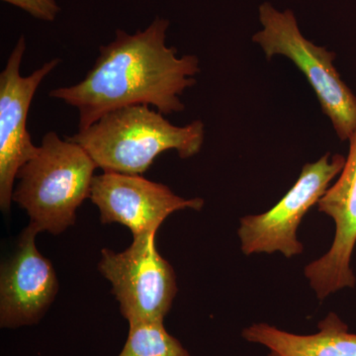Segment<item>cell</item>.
Wrapping results in <instances>:
<instances>
[{
  "mask_svg": "<svg viewBox=\"0 0 356 356\" xmlns=\"http://www.w3.org/2000/svg\"><path fill=\"white\" fill-rule=\"evenodd\" d=\"M170 24L156 17L135 34L117 29L83 81L54 89L51 97L79 110V130L131 105H152L163 115L184 111L179 96L196 84L200 67L195 55L178 57L177 48L166 46Z\"/></svg>",
  "mask_w": 356,
  "mask_h": 356,
  "instance_id": "cell-1",
  "label": "cell"
},
{
  "mask_svg": "<svg viewBox=\"0 0 356 356\" xmlns=\"http://www.w3.org/2000/svg\"><path fill=\"white\" fill-rule=\"evenodd\" d=\"M205 125L195 120L175 126L149 105H131L103 115L67 139L83 147L104 172H146L161 153L177 151L180 159L200 152Z\"/></svg>",
  "mask_w": 356,
  "mask_h": 356,
  "instance_id": "cell-2",
  "label": "cell"
},
{
  "mask_svg": "<svg viewBox=\"0 0 356 356\" xmlns=\"http://www.w3.org/2000/svg\"><path fill=\"white\" fill-rule=\"evenodd\" d=\"M96 168L83 147L51 131L18 172L13 201L39 233L58 235L76 222L77 209L90 196Z\"/></svg>",
  "mask_w": 356,
  "mask_h": 356,
  "instance_id": "cell-3",
  "label": "cell"
},
{
  "mask_svg": "<svg viewBox=\"0 0 356 356\" xmlns=\"http://www.w3.org/2000/svg\"><path fill=\"white\" fill-rule=\"evenodd\" d=\"M259 14L262 29L252 41L261 47L268 60L281 55L292 60L310 83L337 137L350 140L356 131V96L334 67L336 54L306 39L291 9L280 11L264 2Z\"/></svg>",
  "mask_w": 356,
  "mask_h": 356,
  "instance_id": "cell-4",
  "label": "cell"
},
{
  "mask_svg": "<svg viewBox=\"0 0 356 356\" xmlns=\"http://www.w3.org/2000/svg\"><path fill=\"white\" fill-rule=\"evenodd\" d=\"M98 270L110 281L129 324L163 322L177 293L172 266L159 254L156 235L133 236L127 250L102 252Z\"/></svg>",
  "mask_w": 356,
  "mask_h": 356,
  "instance_id": "cell-5",
  "label": "cell"
},
{
  "mask_svg": "<svg viewBox=\"0 0 356 356\" xmlns=\"http://www.w3.org/2000/svg\"><path fill=\"white\" fill-rule=\"evenodd\" d=\"M346 158L325 154L317 161L306 163L291 189L270 210L241 219L238 238L243 254H273L285 257L303 252L297 229L309 210L325 195L330 184L343 170Z\"/></svg>",
  "mask_w": 356,
  "mask_h": 356,
  "instance_id": "cell-6",
  "label": "cell"
},
{
  "mask_svg": "<svg viewBox=\"0 0 356 356\" xmlns=\"http://www.w3.org/2000/svg\"><path fill=\"white\" fill-rule=\"evenodd\" d=\"M25 50V38L21 36L0 74V208L4 213L10 209L18 172L38 152L27 129L33 98L44 77L62 62L54 58L29 76H22Z\"/></svg>",
  "mask_w": 356,
  "mask_h": 356,
  "instance_id": "cell-7",
  "label": "cell"
},
{
  "mask_svg": "<svg viewBox=\"0 0 356 356\" xmlns=\"http://www.w3.org/2000/svg\"><path fill=\"white\" fill-rule=\"evenodd\" d=\"M89 198L97 206L102 224L124 225L133 236L156 235L175 211H199L204 206L203 199L180 197L166 185L142 175L116 172L95 175Z\"/></svg>",
  "mask_w": 356,
  "mask_h": 356,
  "instance_id": "cell-8",
  "label": "cell"
},
{
  "mask_svg": "<svg viewBox=\"0 0 356 356\" xmlns=\"http://www.w3.org/2000/svg\"><path fill=\"white\" fill-rule=\"evenodd\" d=\"M39 232L31 225L21 233L15 252L0 273V325L37 324L57 296L58 282L53 264L36 245Z\"/></svg>",
  "mask_w": 356,
  "mask_h": 356,
  "instance_id": "cell-9",
  "label": "cell"
},
{
  "mask_svg": "<svg viewBox=\"0 0 356 356\" xmlns=\"http://www.w3.org/2000/svg\"><path fill=\"white\" fill-rule=\"evenodd\" d=\"M348 140L343 170L318 202V211L336 224L334 242L327 254L305 267L306 278L320 300L356 283L350 267L356 245V131Z\"/></svg>",
  "mask_w": 356,
  "mask_h": 356,
  "instance_id": "cell-10",
  "label": "cell"
},
{
  "mask_svg": "<svg viewBox=\"0 0 356 356\" xmlns=\"http://www.w3.org/2000/svg\"><path fill=\"white\" fill-rule=\"evenodd\" d=\"M245 341L269 350V356H356V334L330 313L313 334H296L268 324H254L242 332Z\"/></svg>",
  "mask_w": 356,
  "mask_h": 356,
  "instance_id": "cell-11",
  "label": "cell"
},
{
  "mask_svg": "<svg viewBox=\"0 0 356 356\" xmlns=\"http://www.w3.org/2000/svg\"><path fill=\"white\" fill-rule=\"evenodd\" d=\"M128 339L119 356H191L163 322L129 324Z\"/></svg>",
  "mask_w": 356,
  "mask_h": 356,
  "instance_id": "cell-12",
  "label": "cell"
},
{
  "mask_svg": "<svg viewBox=\"0 0 356 356\" xmlns=\"http://www.w3.org/2000/svg\"><path fill=\"white\" fill-rule=\"evenodd\" d=\"M11 6L22 9L36 19L53 22L56 20L60 7L57 0H1Z\"/></svg>",
  "mask_w": 356,
  "mask_h": 356,
  "instance_id": "cell-13",
  "label": "cell"
}]
</instances>
